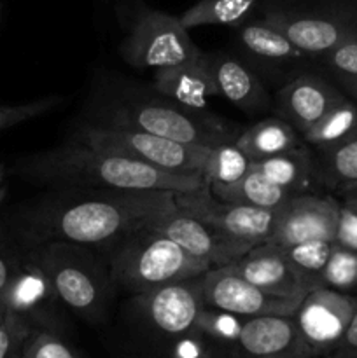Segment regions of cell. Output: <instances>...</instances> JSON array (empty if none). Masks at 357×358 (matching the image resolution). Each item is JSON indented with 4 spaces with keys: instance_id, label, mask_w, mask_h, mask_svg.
<instances>
[{
    "instance_id": "42",
    "label": "cell",
    "mask_w": 357,
    "mask_h": 358,
    "mask_svg": "<svg viewBox=\"0 0 357 358\" xmlns=\"http://www.w3.org/2000/svg\"><path fill=\"white\" fill-rule=\"evenodd\" d=\"M4 196V187H2V171H0V199Z\"/></svg>"
},
{
    "instance_id": "32",
    "label": "cell",
    "mask_w": 357,
    "mask_h": 358,
    "mask_svg": "<svg viewBox=\"0 0 357 358\" xmlns=\"http://www.w3.org/2000/svg\"><path fill=\"white\" fill-rule=\"evenodd\" d=\"M23 358H83L59 332L34 329L24 346Z\"/></svg>"
},
{
    "instance_id": "30",
    "label": "cell",
    "mask_w": 357,
    "mask_h": 358,
    "mask_svg": "<svg viewBox=\"0 0 357 358\" xmlns=\"http://www.w3.org/2000/svg\"><path fill=\"white\" fill-rule=\"evenodd\" d=\"M244 320L245 318L238 315L203 306L196 317L195 331H198L216 345L237 346Z\"/></svg>"
},
{
    "instance_id": "13",
    "label": "cell",
    "mask_w": 357,
    "mask_h": 358,
    "mask_svg": "<svg viewBox=\"0 0 357 358\" xmlns=\"http://www.w3.org/2000/svg\"><path fill=\"white\" fill-rule=\"evenodd\" d=\"M153 229L174 240L181 248L210 268H223L234 264L252 248L231 241L206 226L191 213L175 206L153 222Z\"/></svg>"
},
{
    "instance_id": "8",
    "label": "cell",
    "mask_w": 357,
    "mask_h": 358,
    "mask_svg": "<svg viewBox=\"0 0 357 358\" xmlns=\"http://www.w3.org/2000/svg\"><path fill=\"white\" fill-rule=\"evenodd\" d=\"M304 55L322 56L357 34V0L314 10L272 9L262 17Z\"/></svg>"
},
{
    "instance_id": "25",
    "label": "cell",
    "mask_w": 357,
    "mask_h": 358,
    "mask_svg": "<svg viewBox=\"0 0 357 358\" xmlns=\"http://www.w3.org/2000/svg\"><path fill=\"white\" fill-rule=\"evenodd\" d=\"M356 131L357 101L346 96L301 136L307 145L315 147L317 150H324L336 145Z\"/></svg>"
},
{
    "instance_id": "36",
    "label": "cell",
    "mask_w": 357,
    "mask_h": 358,
    "mask_svg": "<svg viewBox=\"0 0 357 358\" xmlns=\"http://www.w3.org/2000/svg\"><path fill=\"white\" fill-rule=\"evenodd\" d=\"M335 243L352 252H357V215L345 205L340 206Z\"/></svg>"
},
{
    "instance_id": "19",
    "label": "cell",
    "mask_w": 357,
    "mask_h": 358,
    "mask_svg": "<svg viewBox=\"0 0 357 358\" xmlns=\"http://www.w3.org/2000/svg\"><path fill=\"white\" fill-rule=\"evenodd\" d=\"M154 90L196 112H209L210 98L219 96L210 58L203 51L181 65L158 69L154 73Z\"/></svg>"
},
{
    "instance_id": "2",
    "label": "cell",
    "mask_w": 357,
    "mask_h": 358,
    "mask_svg": "<svg viewBox=\"0 0 357 358\" xmlns=\"http://www.w3.org/2000/svg\"><path fill=\"white\" fill-rule=\"evenodd\" d=\"M28 180L51 187H94L122 191L189 192L206 184L202 175H178L158 170L142 161L102 152L69 140L35 154L20 164Z\"/></svg>"
},
{
    "instance_id": "14",
    "label": "cell",
    "mask_w": 357,
    "mask_h": 358,
    "mask_svg": "<svg viewBox=\"0 0 357 358\" xmlns=\"http://www.w3.org/2000/svg\"><path fill=\"white\" fill-rule=\"evenodd\" d=\"M144 317L154 331L168 338H181L195 329L203 304L202 276L170 283L149 294L136 296Z\"/></svg>"
},
{
    "instance_id": "3",
    "label": "cell",
    "mask_w": 357,
    "mask_h": 358,
    "mask_svg": "<svg viewBox=\"0 0 357 358\" xmlns=\"http://www.w3.org/2000/svg\"><path fill=\"white\" fill-rule=\"evenodd\" d=\"M94 122L209 147L237 142L241 133L230 121L210 112L191 110L163 94L144 93L140 90H121L104 94L100 103L94 107Z\"/></svg>"
},
{
    "instance_id": "41",
    "label": "cell",
    "mask_w": 357,
    "mask_h": 358,
    "mask_svg": "<svg viewBox=\"0 0 357 358\" xmlns=\"http://www.w3.org/2000/svg\"><path fill=\"white\" fill-rule=\"evenodd\" d=\"M6 317H7V308L4 306L2 299H0V324H2V322L6 320Z\"/></svg>"
},
{
    "instance_id": "24",
    "label": "cell",
    "mask_w": 357,
    "mask_h": 358,
    "mask_svg": "<svg viewBox=\"0 0 357 358\" xmlns=\"http://www.w3.org/2000/svg\"><path fill=\"white\" fill-rule=\"evenodd\" d=\"M317 180L343 192L357 191V131L329 149L318 150Z\"/></svg>"
},
{
    "instance_id": "23",
    "label": "cell",
    "mask_w": 357,
    "mask_h": 358,
    "mask_svg": "<svg viewBox=\"0 0 357 358\" xmlns=\"http://www.w3.org/2000/svg\"><path fill=\"white\" fill-rule=\"evenodd\" d=\"M214 196L223 201L237 203V205L254 206L262 210H279L286 205L294 194L289 189L273 184L268 178L262 177L259 171L252 170L231 185H209Z\"/></svg>"
},
{
    "instance_id": "27",
    "label": "cell",
    "mask_w": 357,
    "mask_h": 358,
    "mask_svg": "<svg viewBox=\"0 0 357 358\" xmlns=\"http://www.w3.org/2000/svg\"><path fill=\"white\" fill-rule=\"evenodd\" d=\"M240 41L247 51L268 62H290L304 55L282 31L270 27L265 21L241 27Z\"/></svg>"
},
{
    "instance_id": "26",
    "label": "cell",
    "mask_w": 357,
    "mask_h": 358,
    "mask_svg": "<svg viewBox=\"0 0 357 358\" xmlns=\"http://www.w3.org/2000/svg\"><path fill=\"white\" fill-rule=\"evenodd\" d=\"M258 0H200L189 7L178 20L186 28L205 27V24H226L238 27L254 10Z\"/></svg>"
},
{
    "instance_id": "29",
    "label": "cell",
    "mask_w": 357,
    "mask_h": 358,
    "mask_svg": "<svg viewBox=\"0 0 357 358\" xmlns=\"http://www.w3.org/2000/svg\"><path fill=\"white\" fill-rule=\"evenodd\" d=\"M332 245H335V241L308 240L296 245H287V247H280L279 245V247L282 248L284 255L290 262V266L301 276L310 280L314 285L322 287L321 275L324 271L326 264H328Z\"/></svg>"
},
{
    "instance_id": "18",
    "label": "cell",
    "mask_w": 357,
    "mask_h": 358,
    "mask_svg": "<svg viewBox=\"0 0 357 358\" xmlns=\"http://www.w3.org/2000/svg\"><path fill=\"white\" fill-rule=\"evenodd\" d=\"M237 346L247 358H312L294 315L245 318Z\"/></svg>"
},
{
    "instance_id": "15",
    "label": "cell",
    "mask_w": 357,
    "mask_h": 358,
    "mask_svg": "<svg viewBox=\"0 0 357 358\" xmlns=\"http://www.w3.org/2000/svg\"><path fill=\"white\" fill-rule=\"evenodd\" d=\"M2 303L9 313L24 318L35 329L58 332L59 310L65 306L48 275L31 257L21 261L20 269L2 296Z\"/></svg>"
},
{
    "instance_id": "10",
    "label": "cell",
    "mask_w": 357,
    "mask_h": 358,
    "mask_svg": "<svg viewBox=\"0 0 357 358\" xmlns=\"http://www.w3.org/2000/svg\"><path fill=\"white\" fill-rule=\"evenodd\" d=\"M203 304L227 311L238 317L251 318L261 315L296 313L304 297H280L265 292L238 275L233 266L212 268L202 275Z\"/></svg>"
},
{
    "instance_id": "31",
    "label": "cell",
    "mask_w": 357,
    "mask_h": 358,
    "mask_svg": "<svg viewBox=\"0 0 357 358\" xmlns=\"http://www.w3.org/2000/svg\"><path fill=\"white\" fill-rule=\"evenodd\" d=\"M322 287L343 294L357 292V252L332 245L324 271L321 275Z\"/></svg>"
},
{
    "instance_id": "43",
    "label": "cell",
    "mask_w": 357,
    "mask_h": 358,
    "mask_svg": "<svg viewBox=\"0 0 357 358\" xmlns=\"http://www.w3.org/2000/svg\"><path fill=\"white\" fill-rule=\"evenodd\" d=\"M245 358H247V357H245Z\"/></svg>"
},
{
    "instance_id": "28",
    "label": "cell",
    "mask_w": 357,
    "mask_h": 358,
    "mask_svg": "<svg viewBox=\"0 0 357 358\" xmlns=\"http://www.w3.org/2000/svg\"><path fill=\"white\" fill-rule=\"evenodd\" d=\"M252 159L237 142L217 143L212 147L203 168V178L209 185H231L251 171Z\"/></svg>"
},
{
    "instance_id": "5",
    "label": "cell",
    "mask_w": 357,
    "mask_h": 358,
    "mask_svg": "<svg viewBox=\"0 0 357 358\" xmlns=\"http://www.w3.org/2000/svg\"><path fill=\"white\" fill-rule=\"evenodd\" d=\"M30 257L48 275L66 310L91 322L104 317L115 285L108 262L102 261L94 248L48 241L35 245Z\"/></svg>"
},
{
    "instance_id": "39",
    "label": "cell",
    "mask_w": 357,
    "mask_h": 358,
    "mask_svg": "<svg viewBox=\"0 0 357 358\" xmlns=\"http://www.w3.org/2000/svg\"><path fill=\"white\" fill-rule=\"evenodd\" d=\"M336 79H338L343 93L350 94V98H354V100L357 101V79H354V77H342V76H336Z\"/></svg>"
},
{
    "instance_id": "22",
    "label": "cell",
    "mask_w": 357,
    "mask_h": 358,
    "mask_svg": "<svg viewBox=\"0 0 357 358\" xmlns=\"http://www.w3.org/2000/svg\"><path fill=\"white\" fill-rule=\"evenodd\" d=\"M237 145L251 157L252 161L276 156L287 150L307 145L303 136L282 117H266L240 133Z\"/></svg>"
},
{
    "instance_id": "11",
    "label": "cell",
    "mask_w": 357,
    "mask_h": 358,
    "mask_svg": "<svg viewBox=\"0 0 357 358\" xmlns=\"http://www.w3.org/2000/svg\"><path fill=\"white\" fill-rule=\"evenodd\" d=\"M357 313V297L328 287L307 294L294 313L300 334L312 358L329 355Z\"/></svg>"
},
{
    "instance_id": "21",
    "label": "cell",
    "mask_w": 357,
    "mask_h": 358,
    "mask_svg": "<svg viewBox=\"0 0 357 358\" xmlns=\"http://www.w3.org/2000/svg\"><path fill=\"white\" fill-rule=\"evenodd\" d=\"M252 170L259 171L273 184L289 189L294 194H304L312 182L317 180V163L307 145L252 161Z\"/></svg>"
},
{
    "instance_id": "40",
    "label": "cell",
    "mask_w": 357,
    "mask_h": 358,
    "mask_svg": "<svg viewBox=\"0 0 357 358\" xmlns=\"http://www.w3.org/2000/svg\"><path fill=\"white\" fill-rule=\"evenodd\" d=\"M343 205L349 206V208L352 210V212L357 215V191L349 192V196H346V199H345V203H343Z\"/></svg>"
},
{
    "instance_id": "38",
    "label": "cell",
    "mask_w": 357,
    "mask_h": 358,
    "mask_svg": "<svg viewBox=\"0 0 357 358\" xmlns=\"http://www.w3.org/2000/svg\"><path fill=\"white\" fill-rule=\"evenodd\" d=\"M20 266L21 261L14 259L10 255V252L7 248H4V245H0V299L6 294L9 283L13 282L14 275L18 273Z\"/></svg>"
},
{
    "instance_id": "1",
    "label": "cell",
    "mask_w": 357,
    "mask_h": 358,
    "mask_svg": "<svg viewBox=\"0 0 357 358\" xmlns=\"http://www.w3.org/2000/svg\"><path fill=\"white\" fill-rule=\"evenodd\" d=\"M174 191L58 187L21 217L23 236L35 245L66 241L108 252L130 234L153 226L177 206Z\"/></svg>"
},
{
    "instance_id": "17",
    "label": "cell",
    "mask_w": 357,
    "mask_h": 358,
    "mask_svg": "<svg viewBox=\"0 0 357 358\" xmlns=\"http://www.w3.org/2000/svg\"><path fill=\"white\" fill-rule=\"evenodd\" d=\"M345 98L346 94L329 80L314 73H303L280 90L279 114L303 135Z\"/></svg>"
},
{
    "instance_id": "35",
    "label": "cell",
    "mask_w": 357,
    "mask_h": 358,
    "mask_svg": "<svg viewBox=\"0 0 357 358\" xmlns=\"http://www.w3.org/2000/svg\"><path fill=\"white\" fill-rule=\"evenodd\" d=\"M59 98L48 96L42 98V100L31 101V103L0 105V131L14 124H20L23 121H28L31 117H37V115L44 114V112H49L51 108L56 107Z\"/></svg>"
},
{
    "instance_id": "7",
    "label": "cell",
    "mask_w": 357,
    "mask_h": 358,
    "mask_svg": "<svg viewBox=\"0 0 357 358\" xmlns=\"http://www.w3.org/2000/svg\"><path fill=\"white\" fill-rule=\"evenodd\" d=\"M200 52L178 17L154 9L136 14L121 45V56L135 69H167Z\"/></svg>"
},
{
    "instance_id": "20",
    "label": "cell",
    "mask_w": 357,
    "mask_h": 358,
    "mask_svg": "<svg viewBox=\"0 0 357 358\" xmlns=\"http://www.w3.org/2000/svg\"><path fill=\"white\" fill-rule=\"evenodd\" d=\"M209 58L219 96H224L244 112H259L268 107V93L248 66L227 55H214Z\"/></svg>"
},
{
    "instance_id": "6",
    "label": "cell",
    "mask_w": 357,
    "mask_h": 358,
    "mask_svg": "<svg viewBox=\"0 0 357 358\" xmlns=\"http://www.w3.org/2000/svg\"><path fill=\"white\" fill-rule=\"evenodd\" d=\"M70 140L102 152L118 154L130 159L142 161L158 170L178 175H202L212 147L198 143H184L164 138L139 129L115 126L90 124L79 126Z\"/></svg>"
},
{
    "instance_id": "12",
    "label": "cell",
    "mask_w": 357,
    "mask_h": 358,
    "mask_svg": "<svg viewBox=\"0 0 357 358\" xmlns=\"http://www.w3.org/2000/svg\"><path fill=\"white\" fill-rule=\"evenodd\" d=\"M340 203L331 196L296 194L276 210L273 229L266 243L296 245L308 240L335 241Z\"/></svg>"
},
{
    "instance_id": "4",
    "label": "cell",
    "mask_w": 357,
    "mask_h": 358,
    "mask_svg": "<svg viewBox=\"0 0 357 358\" xmlns=\"http://www.w3.org/2000/svg\"><path fill=\"white\" fill-rule=\"evenodd\" d=\"M107 254L114 285L133 296L196 278L212 269L150 226L126 236Z\"/></svg>"
},
{
    "instance_id": "33",
    "label": "cell",
    "mask_w": 357,
    "mask_h": 358,
    "mask_svg": "<svg viewBox=\"0 0 357 358\" xmlns=\"http://www.w3.org/2000/svg\"><path fill=\"white\" fill-rule=\"evenodd\" d=\"M34 329L24 318L7 311L6 320L0 324V358H23L24 346Z\"/></svg>"
},
{
    "instance_id": "9",
    "label": "cell",
    "mask_w": 357,
    "mask_h": 358,
    "mask_svg": "<svg viewBox=\"0 0 357 358\" xmlns=\"http://www.w3.org/2000/svg\"><path fill=\"white\" fill-rule=\"evenodd\" d=\"M175 203L177 208L191 213L224 238L248 248L266 243L276 217V210H262L223 201L212 194L209 184L195 191L177 192Z\"/></svg>"
},
{
    "instance_id": "37",
    "label": "cell",
    "mask_w": 357,
    "mask_h": 358,
    "mask_svg": "<svg viewBox=\"0 0 357 358\" xmlns=\"http://www.w3.org/2000/svg\"><path fill=\"white\" fill-rule=\"evenodd\" d=\"M326 358H357V313L350 320L338 345L329 355H326Z\"/></svg>"
},
{
    "instance_id": "34",
    "label": "cell",
    "mask_w": 357,
    "mask_h": 358,
    "mask_svg": "<svg viewBox=\"0 0 357 358\" xmlns=\"http://www.w3.org/2000/svg\"><path fill=\"white\" fill-rule=\"evenodd\" d=\"M322 59L335 76L357 79V34L345 38L335 49L322 55Z\"/></svg>"
},
{
    "instance_id": "16",
    "label": "cell",
    "mask_w": 357,
    "mask_h": 358,
    "mask_svg": "<svg viewBox=\"0 0 357 358\" xmlns=\"http://www.w3.org/2000/svg\"><path fill=\"white\" fill-rule=\"evenodd\" d=\"M231 266L252 285L273 296L307 297V294L317 289L290 266L279 245H258Z\"/></svg>"
}]
</instances>
